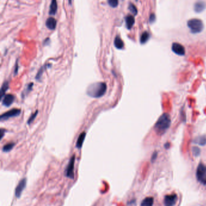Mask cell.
<instances>
[{"label": "cell", "mask_w": 206, "mask_h": 206, "mask_svg": "<svg viewBox=\"0 0 206 206\" xmlns=\"http://www.w3.org/2000/svg\"><path fill=\"white\" fill-rule=\"evenodd\" d=\"M169 146H170L169 143H167L165 145V148H169Z\"/></svg>", "instance_id": "32"}, {"label": "cell", "mask_w": 206, "mask_h": 206, "mask_svg": "<svg viewBox=\"0 0 206 206\" xmlns=\"http://www.w3.org/2000/svg\"><path fill=\"white\" fill-rule=\"evenodd\" d=\"M33 83H30V84H29L28 85V86H27V89H26V92H25V94H28L29 92H30V91L32 90V87H33Z\"/></svg>", "instance_id": "27"}, {"label": "cell", "mask_w": 206, "mask_h": 206, "mask_svg": "<svg viewBox=\"0 0 206 206\" xmlns=\"http://www.w3.org/2000/svg\"><path fill=\"white\" fill-rule=\"evenodd\" d=\"M205 7H206V4L204 2L202 1H199L195 4L194 10L197 13H201L205 9Z\"/></svg>", "instance_id": "11"}, {"label": "cell", "mask_w": 206, "mask_h": 206, "mask_svg": "<svg viewBox=\"0 0 206 206\" xmlns=\"http://www.w3.org/2000/svg\"><path fill=\"white\" fill-rule=\"evenodd\" d=\"M172 50L175 54L179 55H184L185 54V48L184 47L178 43H173L172 45Z\"/></svg>", "instance_id": "9"}, {"label": "cell", "mask_w": 206, "mask_h": 206, "mask_svg": "<svg viewBox=\"0 0 206 206\" xmlns=\"http://www.w3.org/2000/svg\"><path fill=\"white\" fill-rule=\"evenodd\" d=\"M177 200V195L175 194L167 195L164 198V205L165 206H174L176 204Z\"/></svg>", "instance_id": "7"}, {"label": "cell", "mask_w": 206, "mask_h": 206, "mask_svg": "<svg viewBox=\"0 0 206 206\" xmlns=\"http://www.w3.org/2000/svg\"><path fill=\"white\" fill-rule=\"evenodd\" d=\"M126 25L128 29H131L135 23V19L133 16L128 15L126 18Z\"/></svg>", "instance_id": "13"}, {"label": "cell", "mask_w": 206, "mask_h": 206, "mask_svg": "<svg viewBox=\"0 0 206 206\" xmlns=\"http://www.w3.org/2000/svg\"><path fill=\"white\" fill-rule=\"evenodd\" d=\"M15 146V143H10L8 144H6V145H4L3 148V151L4 152H9L10 151H11L13 146Z\"/></svg>", "instance_id": "21"}, {"label": "cell", "mask_w": 206, "mask_h": 206, "mask_svg": "<svg viewBox=\"0 0 206 206\" xmlns=\"http://www.w3.org/2000/svg\"><path fill=\"white\" fill-rule=\"evenodd\" d=\"M197 180L203 185H206V166L200 163L198 166L196 172Z\"/></svg>", "instance_id": "4"}, {"label": "cell", "mask_w": 206, "mask_h": 206, "mask_svg": "<svg viewBox=\"0 0 206 206\" xmlns=\"http://www.w3.org/2000/svg\"><path fill=\"white\" fill-rule=\"evenodd\" d=\"M154 202V199L153 197H146L142 201L141 206H153Z\"/></svg>", "instance_id": "14"}, {"label": "cell", "mask_w": 206, "mask_h": 206, "mask_svg": "<svg viewBox=\"0 0 206 206\" xmlns=\"http://www.w3.org/2000/svg\"><path fill=\"white\" fill-rule=\"evenodd\" d=\"M129 9L131 12V13L132 14H134V15H136V14H137V9L136 7L134 4H130L129 6Z\"/></svg>", "instance_id": "23"}, {"label": "cell", "mask_w": 206, "mask_h": 206, "mask_svg": "<svg viewBox=\"0 0 206 206\" xmlns=\"http://www.w3.org/2000/svg\"><path fill=\"white\" fill-rule=\"evenodd\" d=\"M21 113V110L18 109H12L8 112H7L6 113H4V114H3L1 117H0V119H1V121H6L8 119L10 118V117H15L18 116L19 115H20Z\"/></svg>", "instance_id": "6"}, {"label": "cell", "mask_w": 206, "mask_h": 206, "mask_svg": "<svg viewBox=\"0 0 206 206\" xmlns=\"http://www.w3.org/2000/svg\"><path fill=\"white\" fill-rule=\"evenodd\" d=\"M155 15L154 14V13H152L151 14V16H150V18H149V21H150V23L152 24L155 22Z\"/></svg>", "instance_id": "28"}, {"label": "cell", "mask_w": 206, "mask_h": 206, "mask_svg": "<svg viewBox=\"0 0 206 206\" xmlns=\"http://www.w3.org/2000/svg\"><path fill=\"white\" fill-rule=\"evenodd\" d=\"M150 35L148 32H144L142 33L141 37H140V42L141 44H144L148 42V40L149 39Z\"/></svg>", "instance_id": "18"}, {"label": "cell", "mask_w": 206, "mask_h": 206, "mask_svg": "<svg viewBox=\"0 0 206 206\" xmlns=\"http://www.w3.org/2000/svg\"><path fill=\"white\" fill-rule=\"evenodd\" d=\"M195 143L201 145V146H204L205 145H206V136H201L198 138H197L195 141Z\"/></svg>", "instance_id": "19"}, {"label": "cell", "mask_w": 206, "mask_h": 206, "mask_svg": "<svg viewBox=\"0 0 206 206\" xmlns=\"http://www.w3.org/2000/svg\"><path fill=\"white\" fill-rule=\"evenodd\" d=\"M109 5L112 7H116L118 6L119 0H108Z\"/></svg>", "instance_id": "24"}, {"label": "cell", "mask_w": 206, "mask_h": 206, "mask_svg": "<svg viewBox=\"0 0 206 206\" xmlns=\"http://www.w3.org/2000/svg\"><path fill=\"white\" fill-rule=\"evenodd\" d=\"M114 46L117 48L121 50L124 47V43L123 40L121 39V38L119 36H116L115 39H114Z\"/></svg>", "instance_id": "15"}, {"label": "cell", "mask_w": 206, "mask_h": 206, "mask_svg": "<svg viewBox=\"0 0 206 206\" xmlns=\"http://www.w3.org/2000/svg\"><path fill=\"white\" fill-rule=\"evenodd\" d=\"M107 89V86L105 83L97 82L91 84L88 87L86 94L91 97L98 98L105 94Z\"/></svg>", "instance_id": "1"}, {"label": "cell", "mask_w": 206, "mask_h": 206, "mask_svg": "<svg viewBox=\"0 0 206 206\" xmlns=\"http://www.w3.org/2000/svg\"><path fill=\"white\" fill-rule=\"evenodd\" d=\"M4 132H5V131L4 130H3V129H1V136H0V137H1V139H2L3 138V136H4Z\"/></svg>", "instance_id": "31"}, {"label": "cell", "mask_w": 206, "mask_h": 206, "mask_svg": "<svg viewBox=\"0 0 206 206\" xmlns=\"http://www.w3.org/2000/svg\"><path fill=\"white\" fill-rule=\"evenodd\" d=\"M18 62H17L15 65V74H17L18 72Z\"/></svg>", "instance_id": "30"}, {"label": "cell", "mask_w": 206, "mask_h": 206, "mask_svg": "<svg viewBox=\"0 0 206 206\" xmlns=\"http://www.w3.org/2000/svg\"><path fill=\"white\" fill-rule=\"evenodd\" d=\"M46 26L50 30H54L56 26V21L53 18H49L46 21Z\"/></svg>", "instance_id": "12"}, {"label": "cell", "mask_w": 206, "mask_h": 206, "mask_svg": "<svg viewBox=\"0 0 206 206\" xmlns=\"http://www.w3.org/2000/svg\"><path fill=\"white\" fill-rule=\"evenodd\" d=\"M9 87V85L8 81H5L3 84L1 88V98H3V97L5 96V93L8 90Z\"/></svg>", "instance_id": "20"}, {"label": "cell", "mask_w": 206, "mask_h": 206, "mask_svg": "<svg viewBox=\"0 0 206 206\" xmlns=\"http://www.w3.org/2000/svg\"><path fill=\"white\" fill-rule=\"evenodd\" d=\"M187 25L191 32L198 33L202 32L204 28V24L201 20L198 19H192L187 22Z\"/></svg>", "instance_id": "3"}, {"label": "cell", "mask_w": 206, "mask_h": 206, "mask_svg": "<svg viewBox=\"0 0 206 206\" xmlns=\"http://www.w3.org/2000/svg\"><path fill=\"white\" fill-rule=\"evenodd\" d=\"M26 184H27V180L26 179H22L18 183V186H17L16 189H15V196L17 198H20L22 191L24 190V189H25V186H26Z\"/></svg>", "instance_id": "8"}, {"label": "cell", "mask_w": 206, "mask_h": 206, "mask_svg": "<svg viewBox=\"0 0 206 206\" xmlns=\"http://www.w3.org/2000/svg\"><path fill=\"white\" fill-rule=\"evenodd\" d=\"M57 9V2L56 0H52L51 5L50 7V11L49 13L50 14H55Z\"/></svg>", "instance_id": "17"}, {"label": "cell", "mask_w": 206, "mask_h": 206, "mask_svg": "<svg viewBox=\"0 0 206 206\" xmlns=\"http://www.w3.org/2000/svg\"><path fill=\"white\" fill-rule=\"evenodd\" d=\"M38 111L37 110L35 113H34L30 117H29V119H28V120L27 121V124H30L31 123H32L33 122V121L35 119V117H36V116L38 115Z\"/></svg>", "instance_id": "25"}, {"label": "cell", "mask_w": 206, "mask_h": 206, "mask_svg": "<svg viewBox=\"0 0 206 206\" xmlns=\"http://www.w3.org/2000/svg\"><path fill=\"white\" fill-rule=\"evenodd\" d=\"M157 155H158V154H157V152H154L153 153V154L152 156V157H151V161H152V162H154V161L156 160V158L157 157Z\"/></svg>", "instance_id": "29"}, {"label": "cell", "mask_w": 206, "mask_h": 206, "mask_svg": "<svg viewBox=\"0 0 206 206\" xmlns=\"http://www.w3.org/2000/svg\"><path fill=\"white\" fill-rule=\"evenodd\" d=\"M171 120L168 113H164L161 115L157 120L154 129L156 133L160 135H163L170 127Z\"/></svg>", "instance_id": "2"}, {"label": "cell", "mask_w": 206, "mask_h": 206, "mask_svg": "<svg viewBox=\"0 0 206 206\" xmlns=\"http://www.w3.org/2000/svg\"><path fill=\"white\" fill-rule=\"evenodd\" d=\"M15 100V97L12 94L6 95L3 99V104L6 107H9L12 104Z\"/></svg>", "instance_id": "10"}, {"label": "cell", "mask_w": 206, "mask_h": 206, "mask_svg": "<svg viewBox=\"0 0 206 206\" xmlns=\"http://www.w3.org/2000/svg\"><path fill=\"white\" fill-rule=\"evenodd\" d=\"M47 66H48V65H46V66H42V67L39 70V71H38V73H37V75H36V79L37 80H39V79H41V77L42 75V73H43L44 71H45V69H46V67H47Z\"/></svg>", "instance_id": "22"}, {"label": "cell", "mask_w": 206, "mask_h": 206, "mask_svg": "<svg viewBox=\"0 0 206 206\" xmlns=\"http://www.w3.org/2000/svg\"><path fill=\"white\" fill-rule=\"evenodd\" d=\"M75 163V156L73 155L71 157L69 163L67 166V168L65 169L66 176L71 179H74V177H75V173H74Z\"/></svg>", "instance_id": "5"}, {"label": "cell", "mask_w": 206, "mask_h": 206, "mask_svg": "<svg viewBox=\"0 0 206 206\" xmlns=\"http://www.w3.org/2000/svg\"><path fill=\"white\" fill-rule=\"evenodd\" d=\"M192 153H193V154H194L195 157H198V156H199V155L200 154L201 150H200V149L198 148V147L194 146V147H193V148H192Z\"/></svg>", "instance_id": "26"}, {"label": "cell", "mask_w": 206, "mask_h": 206, "mask_svg": "<svg viewBox=\"0 0 206 206\" xmlns=\"http://www.w3.org/2000/svg\"><path fill=\"white\" fill-rule=\"evenodd\" d=\"M85 136H86V133L85 132H82V133L79 135L77 142H76V147L78 148H81L82 145L83 143V141L85 140Z\"/></svg>", "instance_id": "16"}]
</instances>
